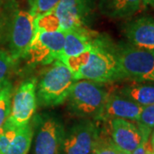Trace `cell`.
I'll return each mask as SVG.
<instances>
[{"instance_id": "15", "label": "cell", "mask_w": 154, "mask_h": 154, "mask_svg": "<svg viewBox=\"0 0 154 154\" xmlns=\"http://www.w3.org/2000/svg\"><path fill=\"white\" fill-rule=\"evenodd\" d=\"M64 31V45L60 57H73L91 50L94 36L88 28H72Z\"/></svg>"}, {"instance_id": "33", "label": "cell", "mask_w": 154, "mask_h": 154, "mask_svg": "<svg viewBox=\"0 0 154 154\" xmlns=\"http://www.w3.org/2000/svg\"><path fill=\"white\" fill-rule=\"evenodd\" d=\"M0 4H1V3H0Z\"/></svg>"}, {"instance_id": "6", "label": "cell", "mask_w": 154, "mask_h": 154, "mask_svg": "<svg viewBox=\"0 0 154 154\" xmlns=\"http://www.w3.org/2000/svg\"><path fill=\"white\" fill-rule=\"evenodd\" d=\"M35 128L34 154H60L65 128L58 116L38 114L33 117Z\"/></svg>"}, {"instance_id": "10", "label": "cell", "mask_w": 154, "mask_h": 154, "mask_svg": "<svg viewBox=\"0 0 154 154\" xmlns=\"http://www.w3.org/2000/svg\"><path fill=\"white\" fill-rule=\"evenodd\" d=\"M96 0H60L54 9L63 30L87 28L93 17Z\"/></svg>"}, {"instance_id": "29", "label": "cell", "mask_w": 154, "mask_h": 154, "mask_svg": "<svg viewBox=\"0 0 154 154\" xmlns=\"http://www.w3.org/2000/svg\"><path fill=\"white\" fill-rule=\"evenodd\" d=\"M4 25H5V22L0 21V34H1V30H2V28H3Z\"/></svg>"}, {"instance_id": "21", "label": "cell", "mask_w": 154, "mask_h": 154, "mask_svg": "<svg viewBox=\"0 0 154 154\" xmlns=\"http://www.w3.org/2000/svg\"><path fill=\"white\" fill-rule=\"evenodd\" d=\"M15 62L9 51L0 49V90L9 82L8 77Z\"/></svg>"}, {"instance_id": "22", "label": "cell", "mask_w": 154, "mask_h": 154, "mask_svg": "<svg viewBox=\"0 0 154 154\" xmlns=\"http://www.w3.org/2000/svg\"><path fill=\"white\" fill-rule=\"evenodd\" d=\"M60 0H28L29 12L35 18L46 12L53 11Z\"/></svg>"}, {"instance_id": "23", "label": "cell", "mask_w": 154, "mask_h": 154, "mask_svg": "<svg viewBox=\"0 0 154 154\" xmlns=\"http://www.w3.org/2000/svg\"><path fill=\"white\" fill-rule=\"evenodd\" d=\"M118 151L110 138L104 137L99 134L93 152L94 154H118Z\"/></svg>"}, {"instance_id": "19", "label": "cell", "mask_w": 154, "mask_h": 154, "mask_svg": "<svg viewBox=\"0 0 154 154\" xmlns=\"http://www.w3.org/2000/svg\"><path fill=\"white\" fill-rule=\"evenodd\" d=\"M11 99H12V84L7 82L0 90V133L10 116Z\"/></svg>"}, {"instance_id": "3", "label": "cell", "mask_w": 154, "mask_h": 154, "mask_svg": "<svg viewBox=\"0 0 154 154\" xmlns=\"http://www.w3.org/2000/svg\"><path fill=\"white\" fill-rule=\"evenodd\" d=\"M108 95L97 82L79 80L73 85L66 100L68 110L78 117L100 119Z\"/></svg>"}, {"instance_id": "4", "label": "cell", "mask_w": 154, "mask_h": 154, "mask_svg": "<svg viewBox=\"0 0 154 154\" xmlns=\"http://www.w3.org/2000/svg\"><path fill=\"white\" fill-rule=\"evenodd\" d=\"M113 50L123 79L154 82V51L125 42L113 44Z\"/></svg>"}, {"instance_id": "14", "label": "cell", "mask_w": 154, "mask_h": 154, "mask_svg": "<svg viewBox=\"0 0 154 154\" xmlns=\"http://www.w3.org/2000/svg\"><path fill=\"white\" fill-rule=\"evenodd\" d=\"M142 0H98L100 14L113 20L127 19L140 10Z\"/></svg>"}, {"instance_id": "30", "label": "cell", "mask_w": 154, "mask_h": 154, "mask_svg": "<svg viewBox=\"0 0 154 154\" xmlns=\"http://www.w3.org/2000/svg\"><path fill=\"white\" fill-rule=\"evenodd\" d=\"M118 154H126V153H124V152H121L120 150L118 151Z\"/></svg>"}, {"instance_id": "2", "label": "cell", "mask_w": 154, "mask_h": 154, "mask_svg": "<svg viewBox=\"0 0 154 154\" xmlns=\"http://www.w3.org/2000/svg\"><path fill=\"white\" fill-rule=\"evenodd\" d=\"M75 82L68 67L60 60H55L36 85L38 105L42 107H54L64 103Z\"/></svg>"}, {"instance_id": "28", "label": "cell", "mask_w": 154, "mask_h": 154, "mask_svg": "<svg viewBox=\"0 0 154 154\" xmlns=\"http://www.w3.org/2000/svg\"><path fill=\"white\" fill-rule=\"evenodd\" d=\"M151 138H150V143H151V147H152V151L154 152V128L153 131L151 133Z\"/></svg>"}, {"instance_id": "24", "label": "cell", "mask_w": 154, "mask_h": 154, "mask_svg": "<svg viewBox=\"0 0 154 154\" xmlns=\"http://www.w3.org/2000/svg\"><path fill=\"white\" fill-rule=\"evenodd\" d=\"M137 123L139 127L152 132L154 128V104L143 106Z\"/></svg>"}, {"instance_id": "25", "label": "cell", "mask_w": 154, "mask_h": 154, "mask_svg": "<svg viewBox=\"0 0 154 154\" xmlns=\"http://www.w3.org/2000/svg\"><path fill=\"white\" fill-rule=\"evenodd\" d=\"M18 128L5 124L2 132L0 133V154H6L11 141L16 135Z\"/></svg>"}, {"instance_id": "31", "label": "cell", "mask_w": 154, "mask_h": 154, "mask_svg": "<svg viewBox=\"0 0 154 154\" xmlns=\"http://www.w3.org/2000/svg\"><path fill=\"white\" fill-rule=\"evenodd\" d=\"M149 154H154V152H153V151H152V150H151V151L149 152Z\"/></svg>"}, {"instance_id": "12", "label": "cell", "mask_w": 154, "mask_h": 154, "mask_svg": "<svg viewBox=\"0 0 154 154\" xmlns=\"http://www.w3.org/2000/svg\"><path fill=\"white\" fill-rule=\"evenodd\" d=\"M122 31L130 45L154 51V18L141 16L131 19L123 24Z\"/></svg>"}, {"instance_id": "16", "label": "cell", "mask_w": 154, "mask_h": 154, "mask_svg": "<svg viewBox=\"0 0 154 154\" xmlns=\"http://www.w3.org/2000/svg\"><path fill=\"white\" fill-rule=\"evenodd\" d=\"M118 94L131 99L141 106L154 104V84L137 83L123 87Z\"/></svg>"}, {"instance_id": "1", "label": "cell", "mask_w": 154, "mask_h": 154, "mask_svg": "<svg viewBox=\"0 0 154 154\" xmlns=\"http://www.w3.org/2000/svg\"><path fill=\"white\" fill-rule=\"evenodd\" d=\"M74 78L76 81L88 80L97 83L111 82L123 79L113 44L108 38L95 35L88 63L74 75Z\"/></svg>"}, {"instance_id": "32", "label": "cell", "mask_w": 154, "mask_h": 154, "mask_svg": "<svg viewBox=\"0 0 154 154\" xmlns=\"http://www.w3.org/2000/svg\"><path fill=\"white\" fill-rule=\"evenodd\" d=\"M91 154H94V152H92V153H91Z\"/></svg>"}, {"instance_id": "20", "label": "cell", "mask_w": 154, "mask_h": 154, "mask_svg": "<svg viewBox=\"0 0 154 154\" xmlns=\"http://www.w3.org/2000/svg\"><path fill=\"white\" fill-rule=\"evenodd\" d=\"M89 56H90V51H85L76 56H73V57H60L58 60L63 63L74 75L83 66H85L88 63Z\"/></svg>"}, {"instance_id": "27", "label": "cell", "mask_w": 154, "mask_h": 154, "mask_svg": "<svg viewBox=\"0 0 154 154\" xmlns=\"http://www.w3.org/2000/svg\"><path fill=\"white\" fill-rule=\"evenodd\" d=\"M142 4L145 5L151 6L152 9H154V0H142Z\"/></svg>"}, {"instance_id": "17", "label": "cell", "mask_w": 154, "mask_h": 154, "mask_svg": "<svg viewBox=\"0 0 154 154\" xmlns=\"http://www.w3.org/2000/svg\"><path fill=\"white\" fill-rule=\"evenodd\" d=\"M33 134L34 128L30 122L25 126L18 128L6 154H28L32 144Z\"/></svg>"}, {"instance_id": "5", "label": "cell", "mask_w": 154, "mask_h": 154, "mask_svg": "<svg viewBox=\"0 0 154 154\" xmlns=\"http://www.w3.org/2000/svg\"><path fill=\"white\" fill-rule=\"evenodd\" d=\"M7 22L9 52L17 61L24 57L34 37V17L29 11L13 5Z\"/></svg>"}, {"instance_id": "8", "label": "cell", "mask_w": 154, "mask_h": 154, "mask_svg": "<svg viewBox=\"0 0 154 154\" xmlns=\"http://www.w3.org/2000/svg\"><path fill=\"white\" fill-rule=\"evenodd\" d=\"M94 122L84 118L65 129L60 154H91L99 137Z\"/></svg>"}, {"instance_id": "26", "label": "cell", "mask_w": 154, "mask_h": 154, "mask_svg": "<svg viewBox=\"0 0 154 154\" xmlns=\"http://www.w3.org/2000/svg\"><path fill=\"white\" fill-rule=\"evenodd\" d=\"M147 142H148V138H144L140 146L131 154H149V152L151 150L148 149Z\"/></svg>"}, {"instance_id": "13", "label": "cell", "mask_w": 154, "mask_h": 154, "mask_svg": "<svg viewBox=\"0 0 154 154\" xmlns=\"http://www.w3.org/2000/svg\"><path fill=\"white\" fill-rule=\"evenodd\" d=\"M142 108L143 106L118 93L109 94L100 119L111 120L121 118L137 122Z\"/></svg>"}, {"instance_id": "11", "label": "cell", "mask_w": 154, "mask_h": 154, "mask_svg": "<svg viewBox=\"0 0 154 154\" xmlns=\"http://www.w3.org/2000/svg\"><path fill=\"white\" fill-rule=\"evenodd\" d=\"M111 140L116 148L126 154H131L140 146L144 138L150 134L142 132L138 125L132 122L114 118L110 120Z\"/></svg>"}, {"instance_id": "9", "label": "cell", "mask_w": 154, "mask_h": 154, "mask_svg": "<svg viewBox=\"0 0 154 154\" xmlns=\"http://www.w3.org/2000/svg\"><path fill=\"white\" fill-rule=\"evenodd\" d=\"M36 81L28 80L22 82L11 99V112L6 124L14 128H21L30 122L35 113Z\"/></svg>"}, {"instance_id": "18", "label": "cell", "mask_w": 154, "mask_h": 154, "mask_svg": "<svg viewBox=\"0 0 154 154\" xmlns=\"http://www.w3.org/2000/svg\"><path fill=\"white\" fill-rule=\"evenodd\" d=\"M34 29L38 32H53L63 30L55 11H51L34 18Z\"/></svg>"}, {"instance_id": "7", "label": "cell", "mask_w": 154, "mask_h": 154, "mask_svg": "<svg viewBox=\"0 0 154 154\" xmlns=\"http://www.w3.org/2000/svg\"><path fill=\"white\" fill-rule=\"evenodd\" d=\"M65 31L38 32L22 58H25L29 65H47L57 60L63 51Z\"/></svg>"}]
</instances>
